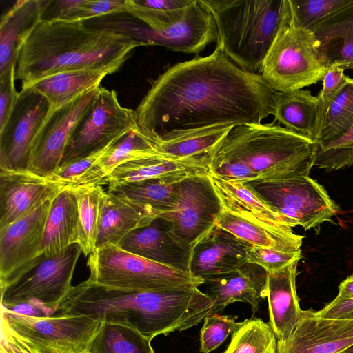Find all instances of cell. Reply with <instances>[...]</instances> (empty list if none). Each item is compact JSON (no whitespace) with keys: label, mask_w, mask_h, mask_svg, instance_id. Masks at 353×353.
Here are the masks:
<instances>
[{"label":"cell","mask_w":353,"mask_h":353,"mask_svg":"<svg viewBox=\"0 0 353 353\" xmlns=\"http://www.w3.org/2000/svg\"><path fill=\"white\" fill-rule=\"evenodd\" d=\"M259 74L242 70L217 46L176 63L156 79L134 110L140 131L159 143L213 128L261 123L274 96Z\"/></svg>","instance_id":"cell-1"},{"label":"cell","mask_w":353,"mask_h":353,"mask_svg":"<svg viewBox=\"0 0 353 353\" xmlns=\"http://www.w3.org/2000/svg\"><path fill=\"white\" fill-rule=\"evenodd\" d=\"M142 45L122 31L90 27L83 21L41 19L21 47L16 79L24 88L63 72L119 69L129 53Z\"/></svg>","instance_id":"cell-2"},{"label":"cell","mask_w":353,"mask_h":353,"mask_svg":"<svg viewBox=\"0 0 353 353\" xmlns=\"http://www.w3.org/2000/svg\"><path fill=\"white\" fill-rule=\"evenodd\" d=\"M184 312L183 300L176 290H127L87 279L72 287L52 315H83L132 328L152 340L174 332Z\"/></svg>","instance_id":"cell-3"},{"label":"cell","mask_w":353,"mask_h":353,"mask_svg":"<svg viewBox=\"0 0 353 353\" xmlns=\"http://www.w3.org/2000/svg\"><path fill=\"white\" fill-rule=\"evenodd\" d=\"M236 161L258 180L309 176L316 143L274 121L234 127L210 153Z\"/></svg>","instance_id":"cell-4"},{"label":"cell","mask_w":353,"mask_h":353,"mask_svg":"<svg viewBox=\"0 0 353 353\" xmlns=\"http://www.w3.org/2000/svg\"><path fill=\"white\" fill-rule=\"evenodd\" d=\"M212 15L216 46L243 70L261 75L288 0H199Z\"/></svg>","instance_id":"cell-5"},{"label":"cell","mask_w":353,"mask_h":353,"mask_svg":"<svg viewBox=\"0 0 353 353\" xmlns=\"http://www.w3.org/2000/svg\"><path fill=\"white\" fill-rule=\"evenodd\" d=\"M328 67L321 43L294 17L288 6L279 30L266 55L261 76L277 92L316 84Z\"/></svg>","instance_id":"cell-6"},{"label":"cell","mask_w":353,"mask_h":353,"mask_svg":"<svg viewBox=\"0 0 353 353\" xmlns=\"http://www.w3.org/2000/svg\"><path fill=\"white\" fill-rule=\"evenodd\" d=\"M87 265L90 282L113 288L157 292L198 288L203 279L108 243L96 248Z\"/></svg>","instance_id":"cell-7"},{"label":"cell","mask_w":353,"mask_h":353,"mask_svg":"<svg viewBox=\"0 0 353 353\" xmlns=\"http://www.w3.org/2000/svg\"><path fill=\"white\" fill-rule=\"evenodd\" d=\"M101 325L83 315L34 316L1 306V328L42 353H90Z\"/></svg>","instance_id":"cell-8"},{"label":"cell","mask_w":353,"mask_h":353,"mask_svg":"<svg viewBox=\"0 0 353 353\" xmlns=\"http://www.w3.org/2000/svg\"><path fill=\"white\" fill-rule=\"evenodd\" d=\"M137 128L134 110L120 104L115 90L100 86L92 105L76 125L59 166L103 151Z\"/></svg>","instance_id":"cell-9"},{"label":"cell","mask_w":353,"mask_h":353,"mask_svg":"<svg viewBox=\"0 0 353 353\" xmlns=\"http://www.w3.org/2000/svg\"><path fill=\"white\" fill-rule=\"evenodd\" d=\"M82 250L74 243L43 259L18 281L1 292V306L37 305L51 316L70 291L74 271Z\"/></svg>","instance_id":"cell-10"},{"label":"cell","mask_w":353,"mask_h":353,"mask_svg":"<svg viewBox=\"0 0 353 353\" xmlns=\"http://www.w3.org/2000/svg\"><path fill=\"white\" fill-rule=\"evenodd\" d=\"M248 183L294 227L315 228L339 212L325 188L309 176Z\"/></svg>","instance_id":"cell-11"},{"label":"cell","mask_w":353,"mask_h":353,"mask_svg":"<svg viewBox=\"0 0 353 353\" xmlns=\"http://www.w3.org/2000/svg\"><path fill=\"white\" fill-rule=\"evenodd\" d=\"M223 210L210 174H198L180 181L176 206L157 218L168 223L175 241L190 252L214 228Z\"/></svg>","instance_id":"cell-12"},{"label":"cell","mask_w":353,"mask_h":353,"mask_svg":"<svg viewBox=\"0 0 353 353\" xmlns=\"http://www.w3.org/2000/svg\"><path fill=\"white\" fill-rule=\"evenodd\" d=\"M52 199L0 229V290L12 285L46 257L42 240Z\"/></svg>","instance_id":"cell-13"},{"label":"cell","mask_w":353,"mask_h":353,"mask_svg":"<svg viewBox=\"0 0 353 353\" xmlns=\"http://www.w3.org/2000/svg\"><path fill=\"white\" fill-rule=\"evenodd\" d=\"M51 111L45 97L30 88H21L7 122L0 128V169L29 170L34 143Z\"/></svg>","instance_id":"cell-14"},{"label":"cell","mask_w":353,"mask_h":353,"mask_svg":"<svg viewBox=\"0 0 353 353\" xmlns=\"http://www.w3.org/2000/svg\"><path fill=\"white\" fill-rule=\"evenodd\" d=\"M99 87L85 92L49 113L34 143L30 171L50 177L59 167L70 137L79 121L92 105Z\"/></svg>","instance_id":"cell-15"},{"label":"cell","mask_w":353,"mask_h":353,"mask_svg":"<svg viewBox=\"0 0 353 353\" xmlns=\"http://www.w3.org/2000/svg\"><path fill=\"white\" fill-rule=\"evenodd\" d=\"M65 187L30 170L0 169V229L26 216L41 203L53 199Z\"/></svg>","instance_id":"cell-16"},{"label":"cell","mask_w":353,"mask_h":353,"mask_svg":"<svg viewBox=\"0 0 353 353\" xmlns=\"http://www.w3.org/2000/svg\"><path fill=\"white\" fill-rule=\"evenodd\" d=\"M353 346V320L319 316L303 310L293 332L277 342L276 353H339Z\"/></svg>","instance_id":"cell-17"},{"label":"cell","mask_w":353,"mask_h":353,"mask_svg":"<svg viewBox=\"0 0 353 353\" xmlns=\"http://www.w3.org/2000/svg\"><path fill=\"white\" fill-rule=\"evenodd\" d=\"M246 243L217 226L192 249L189 273L204 281L231 272L247 263Z\"/></svg>","instance_id":"cell-18"},{"label":"cell","mask_w":353,"mask_h":353,"mask_svg":"<svg viewBox=\"0 0 353 353\" xmlns=\"http://www.w3.org/2000/svg\"><path fill=\"white\" fill-rule=\"evenodd\" d=\"M210 154L173 159L157 155L132 159L117 166L106 179L109 185L161 179L176 183L193 175L210 174Z\"/></svg>","instance_id":"cell-19"},{"label":"cell","mask_w":353,"mask_h":353,"mask_svg":"<svg viewBox=\"0 0 353 353\" xmlns=\"http://www.w3.org/2000/svg\"><path fill=\"white\" fill-rule=\"evenodd\" d=\"M268 272L258 265L246 263L225 274L205 281L206 294L212 301L211 314L219 313L234 302L249 304L253 316L267 296Z\"/></svg>","instance_id":"cell-20"},{"label":"cell","mask_w":353,"mask_h":353,"mask_svg":"<svg viewBox=\"0 0 353 353\" xmlns=\"http://www.w3.org/2000/svg\"><path fill=\"white\" fill-rule=\"evenodd\" d=\"M118 246L132 254L189 273L190 252L175 241L168 223L161 219L156 218L148 225L132 230Z\"/></svg>","instance_id":"cell-21"},{"label":"cell","mask_w":353,"mask_h":353,"mask_svg":"<svg viewBox=\"0 0 353 353\" xmlns=\"http://www.w3.org/2000/svg\"><path fill=\"white\" fill-rule=\"evenodd\" d=\"M152 209L104 190L100 197V214L96 248L118 245L128 233L148 225L157 217Z\"/></svg>","instance_id":"cell-22"},{"label":"cell","mask_w":353,"mask_h":353,"mask_svg":"<svg viewBox=\"0 0 353 353\" xmlns=\"http://www.w3.org/2000/svg\"><path fill=\"white\" fill-rule=\"evenodd\" d=\"M299 260L285 268L268 273L267 296L270 325L277 342L288 339L300 321L303 310L296 289V276Z\"/></svg>","instance_id":"cell-23"},{"label":"cell","mask_w":353,"mask_h":353,"mask_svg":"<svg viewBox=\"0 0 353 353\" xmlns=\"http://www.w3.org/2000/svg\"><path fill=\"white\" fill-rule=\"evenodd\" d=\"M211 177L224 210L243 214L276 231L294 233L290 223L248 183Z\"/></svg>","instance_id":"cell-24"},{"label":"cell","mask_w":353,"mask_h":353,"mask_svg":"<svg viewBox=\"0 0 353 353\" xmlns=\"http://www.w3.org/2000/svg\"><path fill=\"white\" fill-rule=\"evenodd\" d=\"M299 21L310 30L321 47L353 22V0H289Z\"/></svg>","instance_id":"cell-25"},{"label":"cell","mask_w":353,"mask_h":353,"mask_svg":"<svg viewBox=\"0 0 353 353\" xmlns=\"http://www.w3.org/2000/svg\"><path fill=\"white\" fill-rule=\"evenodd\" d=\"M272 114L287 129L316 143L323 112L318 96H313L309 90L276 92Z\"/></svg>","instance_id":"cell-26"},{"label":"cell","mask_w":353,"mask_h":353,"mask_svg":"<svg viewBox=\"0 0 353 353\" xmlns=\"http://www.w3.org/2000/svg\"><path fill=\"white\" fill-rule=\"evenodd\" d=\"M48 1L19 0L1 17L0 22V72L17 63L21 47L42 19Z\"/></svg>","instance_id":"cell-27"},{"label":"cell","mask_w":353,"mask_h":353,"mask_svg":"<svg viewBox=\"0 0 353 353\" xmlns=\"http://www.w3.org/2000/svg\"><path fill=\"white\" fill-rule=\"evenodd\" d=\"M79 205L73 190L65 188L51 201L42 240L47 258L79 241Z\"/></svg>","instance_id":"cell-28"},{"label":"cell","mask_w":353,"mask_h":353,"mask_svg":"<svg viewBox=\"0 0 353 353\" xmlns=\"http://www.w3.org/2000/svg\"><path fill=\"white\" fill-rule=\"evenodd\" d=\"M118 70L104 68L63 72L39 79L24 88H30L45 97L54 110L85 92L99 87L105 76Z\"/></svg>","instance_id":"cell-29"},{"label":"cell","mask_w":353,"mask_h":353,"mask_svg":"<svg viewBox=\"0 0 353 353\" xmlns=\"http://www.w3.org/2000/svg\"><path fill=\"white\" fill-rule=\"evenodd\" d=\"M216 225L250 246L301 252L303 236L270 229L241 214L223 210Z\"/></svg>","instance_id":"cell-30"},{"label":"cell","mask_w":353,"mask_h":353,"mask_svg":"<svg viewBox=\"0 0 353 353\" xmlns=\"http://www.w3.org/2000/svg\"><path fill=\"white\" fill-rule=\"evenodd\" d=\"M157 155H163L158 150V143L149 139L139 128L133 130L108 150L79 181L77 188L107 184L106 177L121 163Z\"/></svg>","instance_id":"cell-31"},{"label":"cell","mask_w":353,"mask_h":353,"mask_svg":"<svg viewBox=\"0 0 353 353\" xmlns=\"http://www.w3.org/2000/svg\"><path fill=\"white\" fill-rule=\"evenodd\" d=\"M179 183L161 179H149L128 183L109 185L108 191L148 207L159 215L176 206L179 197Z\"/></svg>","instance_id":"cell-32"},{"label":"cell","mask_w":353,"mask_h":353,"mask_svg":"<svg viewBox=\"0 0 353 353\" xmlns=\"http://www.w3.org/2000/svg\"><path fill=\"white\" fill-rule=\"evenodd\" d=\"M193 0H128L126 13L152 31L172 26L181 20Z\"/></svg>","instance_id":"cell-33"},{"label":"cell","mask_w":353,"mask_h":353,"mask_svg":"<svg viewBox=\"0 0 353 353\" xmlns=\"http://www.w3.org/2000/svg\"><path fill=\"white\" fill-rule=\"evenodd\" d=\"M151 341L132 328L101 322L90 353H154Z\"/></svg>","instance_id":"cell-34"},{"label":"cell","mask_w":353,"mask_h":353,"mask_svg":"<svg viewBox=\"0 0 353 353\" xmlns=\"http://www.w3.org/2000/svg\"><path fill=\"white\" fill-rule=\"evenodd\" d=\"M234 127H216L160 141L158 143V150L164 156L173 159L210 154Z\"/></svg>","instance_id":"cell-35"},{"label":"cell","mask_w":353,"mask_h":353,"mask_svg":"<svg viewBox=\"0 0 353 353\" xmlns=\"http://www.w3.org/2000/svg\"><path fill=\"white\" fill-rule=\"evenodd\" d=\"M353 123V79L345 83L329 104L316 144L335 140Z\"/></svg>","instance_id":"cell-36"},{"label":"cell","mask_w":353,"mask_h":353,"mask_svg":"<svg viewBox=\"0 0 353 353\" xmlns=\"http://www.w3.org/2000/svg\"><path fill=\"white\" fill-rule=\"evenodd\" d=\"M79 205L78 244L85 255L96 248L100 214V197L104 190L101 185L81 186L74 189Z\"/></svg>","instance_id":"cell-37"},{"label":"cell","mask_w":353,"mask_h":353,"mask_svg":"<svg viewBox=\"0 0 353 353\" xmlns=\"http://www.w3.org/2000/svg\"><path fill=\"white\" fill-rule=\"evenodd\" d=\"M276 350L277 339L270 324L256 318L243 321L223 353H276Z\"/></svg>","instance_id":"cell-38"},{"label":"cell","mask_w":353,"mask_h":353,"mask_svg":"<svg viewBox=\"0 0 353 353\" xmlns=\"http://www.w3.org/2000/svg\"><path fill=\"white\" fill-rule=\"evenodd\" d=\"M352 165H353V123L335 140L316 144L314 166L327 171H333Z\"/></svg>","instance_id":"cell-39"},{"label":"cell","mask_w":353,"mask_h":353,"mask_svg":"<svg viewBox=\"0 0 353 353\" xmlns=\"http://www.w3.org/2000/svg\"><path fill=\"white\" fill-rule=\"evenodd\" d=\"M237 316L210 314L204 318L200 332V350L202 353H210L216 349L233 334L243 322H236Z\"/></svg>","instance_id":"cell-40"},{"label":"cell","mask_w":353,"mask_h":353,"mask_svg":"<svg viewBox=\"0 0 353 353\" xmlns=\"http://www.w3.org/2000/svg\"><path fill=\"white\" fill-rule=\"evenodd\" d=\"M321 48L328 65L333 63L343 70H353V22Z\"/></svg>","instance_id":"cell-41"},{"label":"cell","mask_w":353,"mask_h":353,"mask_svg":"<svg viewBox=\"0 0 353 353\" xmlns=\"http://www.w3.org/2000/svg\"><path fill=\"white\" fill-rule=\"evenodd\" d=\"M301 252L278 250L271 248L248 246L247 263L263 268L268 273L279 271L291 263L299 260Z\"/></svg>","instance_id":"cell-42"},{"label":"cell","mask_w":353,"mask_h":353,"mask_svg":"<svg viewBox=\"0 0 353 353\" xmlns=\"http://www.w3.org/2000/svg\"><path fill=\"white\" fill-rule=\"evenodd\" d=\"M110 148L67 165L59 166L50 177L63 184L65 188L73 189L88 172L105 155Z\"/></svg>","instance_id":"cell-43"},{"label":"cell","mask_w":353,"mask_h":353,"mask_svg":"<svg viewBox=\"0 0 353 353\" xmlns=\"http://www.w3.org/2000/svg\"><path fill=\"white\" fill-rule=\"evenodd\" d=\"M16 65L13 63L0 72V128L7 122L19 94L14 84Z\"/></svg>","instance_id":"cell-44"},{"label":"cell","mask_w":353,"mask_h":353,"mask_svg":"<svg viewBox=\"0 0 353 353\" xmlns=\"http://www.w3.org/2000/svg\"><path fill=\"white\" fill-rule=\"evenodd\" d=\"M128 0H85L75 21L126 12Z\"/></svg>","instance_id":"cell-45"},{"label":"cell","mask_w":353,"mask_h":353,"mask_svg":"<svg viewBox=\"0 0 353 353\" xmlns=\"http://www.w3.org/2000/svg\"><path fill=\"white\" fill-rule=\"evenodd\" d=\"M344 70L335 64H330L323 77V88L318 94L321 105L323 119L331 101L345 83Z\"/></svg>","instance_id":"cell-46"},{"label":"cell","mask_w":353,"mask_h":353,"mask_svg":"<svg viewBox=\"0 0 353 353\" xmlns=\"http://www.w3.org/2000/svg\"><path fill=\"white\" fill-rule=\"evenodd\" d=\"M85 0L48 1L42 20L75 21Z\"/></svg>","instance_id":"cell-47"},{"label":"cell","mask_w":353,"mask_h":353,"mask_svg":"<svg viewBox=\"0 0 353 353\" xmlns=\"http://www.w3.org/2000/svg\"><path fill=\"white\" fill-rule=\"evenodd\" d=\"M316 315L334 319L353 320V299L339 298L337 296L319 311Z\"/></svg>","instance_id":"cell-48"},{"label":"cell","mask_w":353,"mask_h":353,"mask_svg":"<svg viewBox=\"0 0 353 353\" xmlns=\"http://www.w3.org/2000/svg\"><path fill=\"white\" fill-rule=\"evenodd\" d=\"M0 353H42L1 328Z\"/></svg>","instance_id":"cell-49"},{"label":"cell","mask_w":353,"mask_h":353,"mask_svg":"<svg viewBox=\"0 0 353 353\" xmlns=\"http://www.w3.org/2000/svg\"><path fill=\"white\" fill-rule=\"evenodd\" d=\"M338 297L353 299V275L348 276L339 286Z\"/></svg>","instance_id":"cell-50"},{"label":"cell","mask_w":353,"mask_h":353,"mask_svg":"<svg viewBox=\"0 0 353 353\" xmlns=\"http://www.w3.org/2000/svg\"><path fill=\"white\" fill-rule=\"evenodd\" d=\"M339 353H353V346Z\"/></svg>","instance_id":"cell-51"}]
</instances>
